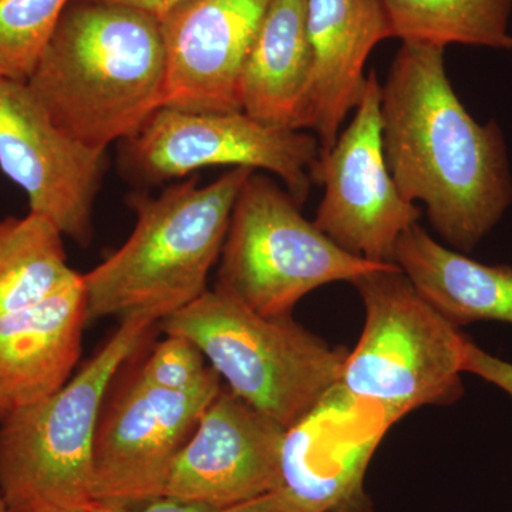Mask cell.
<instances>
[{
  "mask_svg": "<svg viewBox=\"0 0 512 512\" xmlns=\"http://www.w3.org/2000/svg\"><path fill=\"white\" fill-rule=\"evenodd\" d=\"M252 173L229 168L205 187L192 175L158 198L131 195L127 204L137 220L130 237L83 274L87 319L147 316L163 322L200 298L220 261L239 191Z\"/></svg>",
  "mask_w": 512,
  "mask_h": 512,
  "instance_id": "3",
  "label": "cell"
},
{
  "mask_svg": "<svg viewBox=\"0 0 512 512\" xmlns=\"http://www.w3.org/2000/svg\"><path fill=\"white\" fill-rule=\"evenodd\" d=\"M402 43L512 52V0H382Z\"/></svg>",
  "mask_w": 512,
  "mask_h": 512,
  "instance_id": "19",
  "label": "cell"
},
{
  "mask_svg": "<svg viewBox=\"0 0 512 512\" xmlns=\"http://www.w3.org/2000/svg\"><path fill=\"white\" fill-rule=\"evenodd\" d=\"M319 154L316 136L268 126L241 110L200 113L160 107L119 143L120 171L130 183L153 187L202 168L244 167L281 178L299 205L311 191Z\"/></svg>",
  "mask_w": 512,
  "mask_h": 512,
  "instance_id": "8",
  "label": "cell"
},
{
  "mask_svg": "<svg viewBox=\"0 0 512 512\" xmlns=\"http://www.w3.org/2000/svg\"><path fill=\"white\" fill-rule=\"evenodd\" d=\"M312 69L305 128L315 131L320 153L365 93V67L373 49L393 37L382 0H308Z\"/></svg>",
  "mask_w": 512,
  "mask_h": 512,
  "instance_id": "14",
  "label": "cell"
},
{
  "mask_svg": "<svg viewBox=\"0 0 512 512\" xmlns=\"http://www.w3.org/2000/svg\"><path fill=\"white\" fill-rule=\"evenodd\" d=\"M56 512H93V510L92 511H56Z\"/></svg>",
  "mask_w": 512,
  "mask_h": 512,
  "instance_id": "27",
  "label": "cell"
},
{
  "mask_svg": "<svg viewBox=\"0 0 512 512\" xmlns=\"http://www.w3.org/2000/svg\"><path fill=\"white\" fill-rule=\"evenodd\" d=\"M311 69L308 0H272L242 66L241 110L268 126L305 130Z\"/></svg>",
  "mask_w": 512,
  "mask_h": 512,
  "instance_id": "16",
  "label": "cell"
},
{
  "mask_svg": "<svg viewBox=\"0 0 512 512\" xmlns=\"http://www.w3.org/2000/svg\"><path fill=\"white\" fill-rule=\"evenodd\" d=\"M72 0H0V79L28 82Z\"/></svg>",
  "mask_w": 512,
  "mask_h": 512,
  "instance_id": "20",
  "label": "cell"
},
{
  "mask_svg": "<svg viewBox=\"0 0 512 512\" xmlns=\"http://www.w3.org/2000/svg\"><path fill=\"white\" fill-rule=\"evenodd\" d=\"M0 168L25 192L30 212L77 244L92 241L107 150L64 133L25 82L0 79Z\"/></svg>",
  "mask_w": 512,
  "mask_h": 512,
  "instance_id": "11",
  "label": "cell"
},
{
  "mask_svg": "<svg viewBox=\"0 0 512 512\" xmlns=\"http://www.w3.org/2000/svg\"><path fill=\"white\" fill-rule=\"evenodd\" d=\"M63 238L35 212L0 220V316L42 302L76 274Z\"/></svg>",
  "mask_w": 512,
  "mask_h": 512,
  "instance_id": "18",
  "label": "cell"
},
{
  "mask_svg": "<svg viewBox=\"0 0 512 512\" xmlns=\"http://www.w3.org/2000/svg\"><path fill=\"white\" fill-rule=\"evenodd\" d=\"M0 512H12L10 511L8 501H6L5 495L2 493V488H0Z\"/></svg>",
  "mask_w": 512,
  "mask_h": 512,
  "instance_id": "26",
  "label": "cell"
},
{
  "mask_svg": "<svg viewBox=\"0 0 512 512\" xmlns=\"http://www.w3.org/2000/svg\"><path fill=\"white\" fill-rule=\"evenodd\" d=\"M93 2L114 3V5L127 6L146 12L158 20L167 16L174 8L185 0H93Z\"/></svg>",
  "mask_w": 512,
  "mask_h": 512,
  "instance_id": "25",
  "label": "cell"
},
{
  "mask_svg": "<svg viewBox=\"0 0 512 512\" xmlns=\"http://www.w3.org/2000/svg\"><path fill=\"white\" fill-rule=\"evenodd\" d=\"M165 73L160 20L114 3L72 0L26 83L64 133L107 150L163 107Z\"/></svg>",
  "mask_w": 512,
  "mask_h": 512,
  "instance_id": "2",
  "label": "cell"
},
{
  "mask_svg": "<svg viewBox=\"0 0 512 512\" xmlns=\"http://www.w3.org/2000/svg\"><path fill=\"white\" fill-rule=\"evenodd\" d=\"M394 264L458 328L483 320L512 325L511 265L483 264L444 247L419 224L400 237Z\"/></svg>",
  "mask_w": 512,
  "mask_h": 512,
  "instance_id": "17",
  "label": "cell"
},
{
  "mask_svg": "<svg viewBox=\"0 0 512 512\" xmlns=\"http://www.w3.org/2000/svg\"><path fill=\"white\" fill-rule=\"evenodd\" d=\"M215 376L191 392H170L136 375L101 410L93 448L96 504L133 505L165 494L175 458L221 393Z\"/></svg>",
  "mask_w": 512,
  "mask_h": 512,
  "instance_id": "10",
  "label": "cell"
},
{
  "mask_svg": "<svg viewBox=\"0 0 512 512\" xmlns=\"http://www.w3.org/2000/svg\"><path fill=\"white\" fill-rule=\"evenodd\" d=\"M444 47L402 43L382 86L383 150L394 184L431 227L468 254L512 205L507 144L478 123L450 82Z\"/></svg>",
  "mask_w": 512,
  "mask_h": 512,
  "instance_id": "1",
  "label": "cell"
},
{
  "mask_svg": "<svg viewBox=\"0 0 512 512\" xmlns=\"http://www.w3.org/2000/svg\"><path fill=\"white\" fill-rule=\"evenodd\" d=\"M271 2L185 0L164 16L163 107L200 113L241 110L242 66Z\"/></svg>",
  "mask_w": 512,
  "mask_h": 512,
  "instance_id": "13",
  "label": "cell"
},
{
  "mask_svg": "<svg viewBox=\"0 0 512 512\" xmlns=\"http://www.w3.org/2000/svg\"><path fill=\"white\" fill-rule=\"evenodd\" d=\"M163 326L167 335L190 339L229 392L286 430L339 386L348 356L292 316L259 315L218 288L165 318Z\"/></svg>",
  "mask_w": 512,
  "mask_h": 512,
  "instance_id": "5",
  "label": "cell"
},
{
  "mask_svg": "<svg viewBox=\"0 0 512 512\" xmlns=\"http://www.w3.org/2000/svg\"><path fill=\"white\" fill-rule=\"evenodd\" d=\"M463 372L494 384L512 400V363L490 355L468 338L463 345Z\"/></svg>",
  "mask_w": 512,
  "mask_h": 512,
  "instance_id": "22",
  "label": "cell"
},
{
  "mask_svg": "<svg viewBox=\"0 0 512 512\" xmlns=\"http://www.w3.org/2000/svg\"><path fill=\"white\" fill-rule=\"evenodd\" d=\"M365 325L340 373L339 387L359 403L377 404L387 424L423 406L463 394L467 336L417 292L399 266L353 282Z\"/></svg>",
  "mask_w": 512,
  "mask_h": 512,
  "instance_id": "6",
  "label": "cell"
},
{
  "mask_svg": "<svg viewBox=\"0 0 512 512\" xmlns=\"http://www.w3.org/2000/svg\"><path fill=\"white\" fill-rule=\"evenodd\" d=\"M93 512H220L211 505L161 495L146 503L133 505L96 504Z\"/></svg>",
  "mask_w": 512,
  "mask_h": 512,
  "instance_id": "23",
  "label": "cell"
},
{
  "mask_svg": "<svg viewBox=\"0 0 512 512\" xmlns=\"http://www.w3.org/2000/svg\"><path fill=\"white\" fill-rule=\"evenodd\" d=\"M157 320L121 319L62 389L0 421V488L12 512L92 511L93 448L114 377Z\"/></svg>",
  "mask_w": 512,
  "mask_h": 512,
  "instance_id": "4",
  "label": "cell"
},
{
  "mask_svg": "<svg viewBox=\"0 0 512 512\" xmlns=\"http://www.w3.org/2000/svg\"><path fill=\"white\" fill-rule=\"evenodd\" d=\"M218 262L215 288L271 318L292 316L320 286L396 266L349 254L303 217L288 191L255 173L239 191Z\"/></svg>",
  "mask_w": 512,
  "mask_h": 512,
  "instance_id": "7",
  "label": "cell"
},
{
  "mask_svg": "<svg viewBox=\"0 0 512 512\" xmlns=\"http://www.w3.org/2000/svg\"><path fill=\"white\" fill-rule=\"evenodd\" d=\"M144 382L170 392H191L218 373L190 339L167 335L137 373Z\"/></svg>",
  "mask_w": 512,
  "mask_h": 512,
  "instance_id": "21",
  "label": "cell"
},
{
  "mask_svg": "<svg viewBox=\"0 0 512 512\" xmlns=\"http://www.w3.org/2000/svg\"><path fill=\"white\" fill-rule=\"evenodd\" d=\"M285 429L229 390L202 414L164 495L227 510L282 488Z\"/></svg>",
  "mask_w": 512,
  "mask_h": 512,
  "instance_id": "12",
  "label": "cell"
},
{
  "mask_svg": "<svg viewBox=\"0 0 512 512\" xmlns=\"http://www.w3.org/2000/svg\"><path fill=\"white\" fill-rule=\"evenodd\" d=\"M380 104L382 84L370 70L352 123L313 164L312 183L325 187L313 224L349 254L394 264L397 242L420 210L400 194L387 167Z\"/></svg>",
  "mask_w": 512,
  "mask_h": 512,
  "instance_id": "9",
  "label": "cell"
},
{
  "mask_svg": "<svg viewBox=\"0 0 512 512\" xmlns=\"http://www.w3.org/2000/svg\"><path fill=\"white\" fill-rule=\"evenodd\" d=\"M221 512H316L303 507L298 501L293 500L291 495L285 491L278 490L274 493L262 495L255 500L247 501L235 505V507L227 508Z\"/></svg>",
  "mask_w": 512,
  "mask_h": 512,
  "instance_id": "24",
  "label": "cell"
},
{
  "mask_svg": "<svg viewBox=\"0 0 512 512\" xmlns=\"http://www.w3.org/2000/svg\"><path fill=\"white\" fill-rule=\"evenodd\" d=\"M87 322L79 272L42 302L0 316V421L69 382Z\"/></svg>",
  "mask_w": 512,
  "mask_h": 512,
  "instance_id": "15",
  "label": "cell"
}]
</instances>
